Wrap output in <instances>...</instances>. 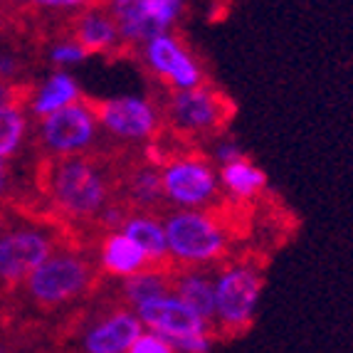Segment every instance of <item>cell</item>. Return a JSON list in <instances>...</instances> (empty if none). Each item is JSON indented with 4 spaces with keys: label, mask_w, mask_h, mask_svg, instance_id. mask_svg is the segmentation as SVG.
Returning a JSON list of instances; mask_svg holds the SVG:
<instances>
[{
    "label": "cell",
    "mask_w": 353,
    "mask_h": 353,
    "mask_svg": "<svg viewBox=\"0 0 353 353\" xmlns=\"http://www.w3.org/2000/svg\"><path fill=\"white\" fill-rule=\"evenodd\" d=\"M168 259L185 270H201L225 257L228 230L208 210H173L163 218Z\"/></svg>",
    "instance_id": "6da1fadb"
},
{
    "label": "cell",
    "mask_w": 353,
    "mask_h": 353,
    "mask_svg": "<svg viewBox=\"0 0 353 353\" xmlns=\"http://www.w3.org/2000/svg\"><path fill=\"white\" fill-rule=\"evenodd\" d=\"M215 284V326L225 334H242L254 321L265 277L252 262H230L212 277Z\"/></svg>",
    "instance_id": "7a4b0ae2"
},
{
    "label": "cell",
    "mask_w": 353,
    "mask_h": 353,
    "mask_svg": "<svg viewBox=\"0 0 353 353\" xmlns=\"http://www.w3.org/2000/svg\"><path fill=\"white\" fill-rule=\"evenodd\" d=\"M50 195L72 218H99L109 205V183L92 161L59 159L50 176Z\"/></svg>",
    "instance_id": "3957f363"
},
{
    "label": "cell",
    "mask_w": 353,
    "mask_h": 353,
    "mask_svg": "<svg viewBox=\"0 0 353 353\" xmlns=\"http://www.w3.org/2000/svg\"><path fill=\"white\" fill-rule=\"evenodd\" d=\"M161 188L176 210H205L218 198L220 178L208 159L185 153L161 165Z\"/></svg>",
    "instance_id": "277c9868"
},
{
    "label": "cell",
    "mask_w": 353,
    "mask_h": 353,
    "mask_svg": "<svg viewBox=\"0 0 353 353\" xmlns=\"http://www.w3.org/2000/svg\"><path fill=\"white\" fill-rule=\"evenodd\" d=\"M92 265L79 254L52 252L25 282L32 301L42 306H59L77 299L92 284Z\"/></svg>",
    "instance_id": "5b68a950"
},
{
    "label": "cell",
    "mask_w": 353,
    "mask_h": 353,
    "mask_svg": "<svg viewBox=\"0 0 353 353\" xmlns=\"http://www.w3.org/2000/svg\"><path fill=\"white\" fill-rule=\"evenodd\" d=\"M232 106L220 92L203 84L188 92H173L165 104V121L183 136H210L225 126Z\"/></svg>",
    "instance_id": "8992f818"
},
{
    "label": "cell",
    "mask_w": 353,
    "mask_h": 353,
    "mask_svg": "<svg viewBox=\"0 0 353 353\" xmlns=\"http://www.w3.org/2000/svg\"><path fill=\"white\" fill-rule=\"evenodd\" d=\"M97 134H99V119H97L94 104L84 99L37 121L42 148L54 153L57 159L82 156L97 141Z\"/></svg>",
    "instance_id": "52a82bcc"
},
{
    "label": "cell",
    "mask_w": 353,
    "mask_h": 353,
    "mask_svg": "<svg viewBox=\"0 0 353 353\" xmlns=\"http://www.w3.org/2000/svg\"><path fill=\"white\" fill-rule=\"evenodd\" d=\"M141 57L153 77H159L173 92H188L205 84V72L198 57L176 32H163L141 45Z\"/></svg>",
    "instance_id": "ba28073f"
},
{
    "label": "cell",
    "mask_w": 353,
    "mask_h": 353,
    "mask_svg": "<svg viewBox=\"0 0 353 353\" xmlns=\"http://www.w3.org/2000/svg\"><path fill=\"white\" fill-rule=\"evenodd\" d=\"M99 126L119 141H151L163 124V114L146 97H114L92 101Z\"/></svg>",
    "instance_id": "9c48e42d"
},
{
    "label": "cell",
    "mask_w": 353,
    "mask_h": 353,
    "mask_svg": "<svg viewBox=\"0 0 353 353\" xmlns=\"http://www.w3.org/2000/svg\"><path fill=\"white\" fill-rule=\"evenodd\" d=\"M52 252V240L42 230L20 228L0 232V282L25 284Z\"/></svg>",
    "instance_id": "30bf717a"
},
{
    "label": "cell",
    "mask_w": 353,
    "mask_h": 353,
    "mask_svg": "<svg viewBox=\"0 0 353 353\" xmlns=\"http://www.w3.org/2000/svg\"><path fill=\"white\" fill-rule=\"evenodd\" d=\"M134 314L139 316L143 329L163 336L165 341H178V339H185V336L210 334L212 331V326L208 321H203L198 314L190 312L173 292L161 296V299L141 304L139 309H134Z\"/></svg>",
    "instance_id": "8fae6325"
},
{
    "label": "cell",
    "mask_w": 353,
    "mask_h": 353,
    "mask_svg": "<svg viewBox=\"0 0 353 353\" xmlns=\"http://www.w3.org/2000/svg\"><path fill=\"white\" fill-rule=\"evenodd\" d=\"M143 331L146 329L131 309H117L84 331L82 348L84 353H129Z\"/></svg>",
    "instance_id": "7c38bea8"
},
{
    "label": "cell",
    "mask_w": 353,
    "mask_h": 353,
    "mask_svg": "<svg viewBox=\"0 0 353 353\" xmlns=\"http://www.w3.org/2000/svg\"><path fill=\"white\" fill-rule=\"evenodd\" d=\"M84 97H82V87L79 82L74 79L72 72H62V70H52L40 84L35 87V92L30 94L28 101V109L32 117L40 119H48L52 114L62 112L67 106L72 104H79Z\"/></svg>",
    "instance_id": "4fadbf2b"
},
{
    "label": "cell",
    "mask_w": 353,
    "mask_h": 353,
    "mask_svg": "<svg viewBox=\"0 0 353 353\" xmlns=\"http://www.w3.org/2000/svg\"><path fill=\"white\" fill-rule=\"evenodd\" d=\"M79 45L89 54L109 52L121 42L119 28L114 23L112 12L106 6H87L74 20V32H72Z\"/></svg>",
    "instance_id": "5bb4252c"
},
{
    "label": "cell",
    "mask_w": 353,
    "mask_h": 353,
    "mask_svg": "<svg viewBox=\"0 0 353 353\" xmlns=\"http://www.w3.org/2000/svg\"><path fill=\"white\" fill-rule=\"evenodd\" d=\"M99 265L109 277L129 279L139 272H143L148 265L146 254L136 248L134 242L124 232H109L99 245Z\"/></svg>",
    "instance_id": "9a60e30c"
},
{
    "label": "cell",
    "mask_w": 353,
    "mask_h": 353,
    "mask_svg": "<svg viewBox=\"0 0 353 353\" xmlns=\"http://www.w3.org/2000/svg\"><path fill=\"white\" fill-rule=\"evenodd\" d=\"M173 294L198 314L203 321L215 326V284L203 270H183L173 277Z\"/></svg>",
    "instance_id": "2e32d148"
},
{
    "label": "cell",
    "mask_w": 353,
    "mask_h": 353,
    "mask_svg": "<svg viewBox=\"0 0 353 353\" xmlns=\"http://www.w3.org/2000/svg\"><path fill=\"white\" fill-rule=\"evenodd\" d=\"M124 232L136 248L146 254L148 265L159 267L168 259V245H165V230L163 220L151 215V212H134L124 223V228L119 230Z\"/></svg>",
    "instance_id": "e0dca14e"
},
{
    "label": "cell",
    "mask_w": 353,
    "mask_h": 353,
    "mask_svg": "<svg viewBox=\"0 0 353 353\" xmlns=\"http://www.w3.org/2000/svg\"><path fill=\"white\" fill-rule=\"evenodd\" d=\"M218 178L220 188L237 203L257 201L259 195L267 190V173L257 163H252L248 156L232 161L228 165H220Z\"/></svg>",
    "instance_id": "ac0fdd59"
},
{
    "label": "cell",
    "mask_w": 353,
    "mask_h": 353,
    "mask_svg": "<svg viewBox=\"0 0 353 353\" xmlns=\"http://www.w3.org/2000/svg\"><path fill=\"white\" fill-rule=\"evenodd\" d=\"M173 292V277L161 267H146L143 272L134 274L124 282V299L129 301L131 312L141 304H148L153 299L171 294Z\"/></svg>",
    "instance_id": "d6986e66"
},
{
    "label": "cell",
    "mask_w": 353,
    "mask_h": 353,
    "mask_svg": "<svg viewBox=\"0 0 353 353\" xmlns=\"http://www.w3.org/2000/svg\"><path fill=\"white\" fill-rule=\"evenodd\" d=\"M28 112L20 104L0 106V161L15 159L28 139Z\"/></svg>",
    "instance_id": "ffe728a7"
},
{
    "label": "cell",
    "mask_w": 353,
    "mask_h": 353,
    "mask_svg": "<svg viewBox=\"0 0 353 353\" xmlns=\"http://www.w3.org/2000/svg\"><path fill=\"white\" fill-rule=\"evenodd\" d=\"M126 195L141 212H148L163 201V188H161V171L153 165H143L139 171L131 173Z\"/></svg>",
    "instance_id": "44dd1931"
},
{
    "label": "cell",
    "mask_w": 353,
    "mask_h": 353,
    "mask_svg": "<svg viewBox=\"0 0 353 353\" xmlns=\"http://www.w3.org/2000/svg\"><path fill=\"white\" fill-rule=\"evenodd\" d=\"M92 54L74 40V37H62V40L52 42L48 50V59L52 62L54 70H62V72H70L72 67L82 65Z\"/></svg>",
    "instance_id": "7402d4cb"
},
{
    "label": "cell",
    "mask_w": 353,
    "mask_h": 353,
    "mask_svg": "<svg viewBox=\"0 0 353 353\" xmlns=\"http://www.w3.org/2000/svg\"><path fill=\"white\" fill-rule=\"evenodd\" d=\"M129 353H176V351H173V346L165 341L163 336L153 334V331H143L134 341V346L129 348Z\"/></svg>",
    "instance_id": "603a6c76"
},
{
    "label": "cell",
    "mask_w": 353,
    "mask_h": 353,
    "mask_svg": "<svg viewBox=\"0 0 353 353\" xmlns=\"http://www.w3.org/2000/svg\"><path fill=\"white\" fill-rule=\"evenodd\" d=\"M176 353H210L212 351V331L210 334L185 336L178 341H168Z\"/></svg>",
    "instance_id": "cb8c5ba5"
},
{
    "label": "cell",
    "mask_w": 353,
    "mask_h": 353,
    "mask_svg": "<svg viewBox=\"0 0 353 353\" xmlns=\"http://www.w3.org/2000/svg\"><path fill=\"white\" fill-rule=\"evenodd\" d=\"M126 218H129V212H126L121 205H112V203L99 212V223L104 225L109 232H119V230L124 228Z\"/></svg>",
    "instance_id": "d4e9b609"
},
{
    "label": "cell",
    "mask_w": 353,
    "mask_h": 353,
    "mask_svg": "<svg viewBox=\"0 0 353 353\" xmlns=\"http://www.w3.org/2000/svg\"><path fill=\"white\" fill-rule=\"evenodd\" d=\"M215 159H218L220 165H228L237 159H245V151H242L240 143L232 141V139H220V141L215 143Z\"/></svg>",
    "instance_id": "484cf974"
},
{
    "label": "cell",
    "mask_w": 353,
    "mask_h": 353,
    "mask_svg": "<svg viewBox=\"0 0 353 353\" xmlns=\"http://www.w3.org/2000/svg\"><path fill=\"white\" fill-rule=\"evenodd\" d=\"M23 65H20L18 54L12 52H0V82L3 84H12V79L20 74Z\"/></svg>",
    "instance_id": "4316f807"
},
{
    "label": "cell",
    "mask_w": 353,
    "mask_h": 353,
    "mask_svg": "<svg viewBox=\"0 0 353 353\" xmlns=\"http://www.w3.org/2000/svg\"><path fill=\"white\" fill-rule=\"evenodd\" d=\"M12 104H20V101H18V89L12 87V84L0 82V106H12Z\"/></svg>",
    "instance_id": "83f0119b"
},
{
    "label": "cell",
    "mask_w": 353,
    "mask_h": 353,
    "mask_svg": "<svg viewBox=\"0 0 353 353\" xmlns=\"http://www.w3.org/2000/svg\"><path fill=\"white\" fill-rule=\"evenodd\" d=\"M8 190H10V165L0 161V198L8 195Z\"/></svg>",
    "instance_id": "f1b7e54d"
},
{
    "label": "cell",
    "mask_w": 353,
    "mask_h": 353,
    "mask_svg": "<svg viewBox=\"0 0 353 353\" xmlns=\"http://www.w3.org/2000/svg\"><path fill=\"white\" fill-rule=\"evenodd\" d=\"M0 353H8V351H6V348H3V346H0Z\"/></svg>",
    "instance_id": "f546056e"
}]
</instances>
